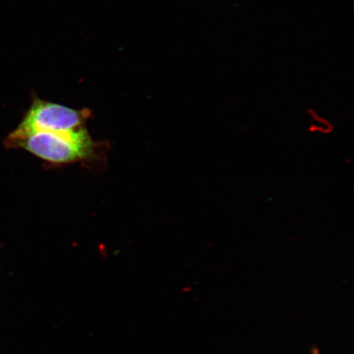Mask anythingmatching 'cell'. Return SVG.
<instances>
[{
  "mask_svg": "<svg viewBox=\"0 0 354 354\" xmlns=\"http://www.w3.org/2000/svg\"><path fill=\"white\" fill-rule=\"evenodd\" d=\"M91 118L88 109H75L35 96L19 127L7 139H17L39 132H64L85 127Z\"/></svg>",
  "mask_w": 354,
  "mask_h": 354,
  "instance_id": "2",
  "label": "cell"
},
{
  "mask_svg": "<svg viewBox=\"0 0 354 354\" xmlns=\"http://www.w3.org/2000/svg\"><path fill=\"white\" fill-rule=\"evenodd\" d=\"M312 354H320L319 352H318L317 348H313Z\"/></svg>",
  "mask_w": 354,
  "mask_h": 354,
  "instance_id": "3",
  "label": "cell"
},
{
  "mask_svg": "<svg viewBox=\"0 0 354 354\" xmlns=\"http://www.w3.org/2000/svg\"><path fill=\"white\" fill-rule=\"evenodd\" d=\"M8 148L22 149L52 165H73L96 158L99 144L85 127L64 132H39L6 139Z\"/></svg>",
  "mask_w": 354,
  "mask_h": 354,
  "instance_id": "1",
  "label": "cell"
}]
</instances>
